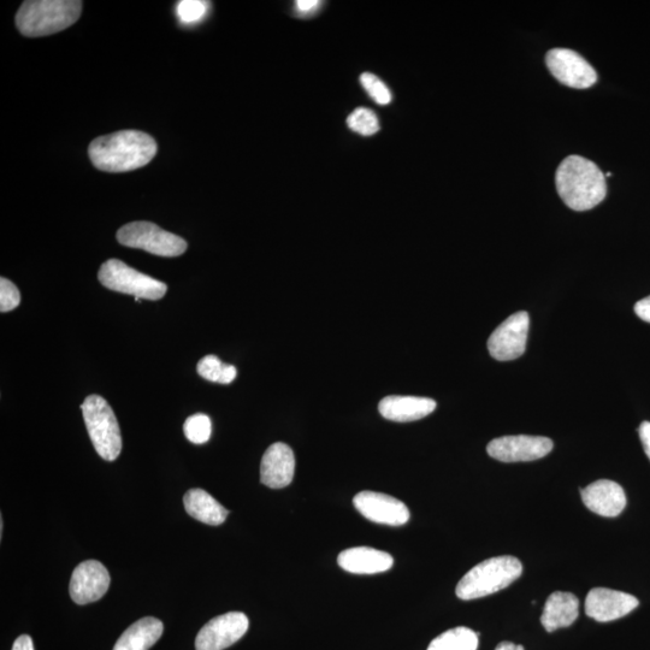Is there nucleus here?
Masks as SVG:
<instances>
[{"label":"nucleus","mask_w":650,"mask_h":650,"mask_svg":"<svg viewBox=\"0 0 650 650\" xmlns=\"http://www.w3.org/2000/svg\"><path fill=\"white\" fill-rule=\"evenodd\" d=\"M210 3L203 0H182L177 5V17L185 25H193L202 21L209 13Z\"/></svg>","instance_id":"obj_26"},{"label":"nucleus","mask_w":650,"mask_h":650,"mask_svg":"<svg viewBox=\"0 0 650 650\" xmlns=\"http://www.w3.org/2000/svg\"><path fill=\"white\" fill-rule=\"evenodd\" d=\"M338 564L342 570L354 575H376L392 569L394 559L389 553L375 548L354 547L339 554Z\"/></svg>","instance_id":"obj_17"},{"label":"nucleus","mask_w":650,"mask_h":650,"mask_svg":"<svg viewBox=\"0 0 650 650\" xmlns=\"http://www.w3.org/2000/svg\"><path fill=\"white\" fill-rule=\"evenodd\" d=\"M435 409L436 401L433 399L400 395L384 398L378 405L382 417L398 423L419 421L431 415Z\"/></svg>","instance_id":"obj_18"},{"label":"nucleus","mask_w":650,"mask_h":650,"mask_svg":"<svg viewBox=\"0 0 650 650\" xmlns=\"http://www.w3.org/2000/svg\"><path fill=\"white\" fill-rule=\"evenodd\" d=\"M91 161L99 170L126 173L143 168L157 153L155 139L139 130H122L97 138L90 145Z\"/></svg>","instance_id":"obj_1"},{"label":"nucleus","mask_w":650,"mask_h":650,"mask_svg":"<svg viewBox=\"0 0 650 650\" xmlns=\"http://www.w3.org/2000/svg\"><path fill=\"white\" fill-rule=\"evenodd\" d=\"M353 504L362 516L377 524L401 527L410 520V511L404 502L386 494L365 490L354 496Z\"/></svg>","instance_id":"obj_12"},{"label":"nucleus","mask_w":650,"mask_h":650,"mask_svg":"<svg viewBox=\"0 0 650 650\" xmlns=\"http://www.w3.org/2000/svg\"><path fill=\"white\" fill-rule=\"evenodd\" d=\"M250 628L245 613L229 612L211 619L195 638V650H224L241 640Z\"/></svg>","instance_id":"obj_10"},{"label":"nucleus","mask_w":650,"mask_h":650,"mask_svg":"<svg viewBox=\"0 0 650 650\" xmlns=\"http://www.w3.org/2000/svg\"><path fill=\"white\" fill-rule=\"evenodd\" d=\"M347 126L363 137H371L380 130V122L374 111L360 108L354 110L347 118Z\"/></svg>","instance_id":"obj_24"},{"label":"nucleus","mask_w":650,"mask_h":650,"mask_svg":"<svg viewBox=\"0 0 650 650\" xmlns=\"http://www.w3.org/2000/svg\"><path fill=\"white\" fill-rule=\"evenodd\" d=\"M183 431H185L188 441L195 443V445H203L211 437V419L203 415V413H198V415L187 418L185 425H183Z\"/></svg>","instance_id":"obj_25"},{"label":"nucleus","mask_w":650,"mask_h":650,"mask_svg":"<svg viewBox=\"0 0 650 650\" xmlns=\"http://www.w3.org/2000/svg\"><path fill=\"white\" fill-rule=\"evenodd\" d=\"M111 578L106 567L97 560L80 564L70 579V598L78 605H87L103 598L110 587Z\"/></svg>","instance_id":"obj_13"},{"label":"nucleus","mask_w":650,"mask_h":650,"mask_svg":"<svg viewBox=\"0 0 650 650\" xmlns=\"http://www.w3.org/2000/svg\"><path fill=\"white\" fill-rule=\"evenodd\" d=\"M638 434H640L644 452L650 460V422H643L638 428Z\"/></svg>","instance_id":"obj_31"},{"label":"nucleus","mask_w":650,"mask_h":650,"mask_svg":"<svg viewBox=\"0 0 650 650\" xmlns=\"http://www.w3.org/2000/svg\"><path fill=\"white\" fill-rule=\"evenodd\" d=\"M579 614V601L571 593L555 592L546 601L541 623L547 632L569 628Z\"/></svg>","instance_id":"obj_19"},{"label":"nucleus","mask_w":650,"mask_h":650,"mask_svg":"<svg viewBox=\"0 0 650 650\" xmlns=\"http://www.w3.org/2000/svg\"><path fill=\"white\" fill-rule=\"evenodd\" d=\"M11 650H34L32 637L28 635H21L14 642L13 649Z\"/></svg>","instance_id":"obj_32"},{"label":"nucleus","mask_w":650,"mask_h":650,"mask_svg":"<svg viewBox=\"0 0 650 650\" xmlns=\"http://www.w3.org/2000/svg\"><path fill=\"white\" fill-rule=\"evenodd\" d=\"M635 312L642 321L650 323V295L644 298L635 305Z\"/></svg>","instance_id":"obj_30"},{"label":"nucleus","mask_w":650,"mask_h":650,"mask_svg":"<svg viewBox=\"0 0 650 650\" xmlns=\"http://www.w3.org/2000/svg\"><path fill=\"white\" fill-rule=\"evenodd\" d=\"M21 294L13 282L2 277L0 279V311L9 312L20 305Z\"/></svg>","instance_id":"obj_28"},{"label":"nucleus","mask_w":650,"mask_h":650,"mask_svg":"<svg viewBox=\"0 0 650 650\" xmlns=\"http://www.w3.org/2000/svg\"><path fill=\"white\" fill-rule=\"evenodd\" d=\"M98 279L111 291L134 295V298L159 300L168 291L165 283L139 273L118 259L105 262L99 270Z\"/></svg>","instance_id":"obj_6"},{"label":"nucleus","mask_w":650,"mask_h":650,"mask_svg":"<svg viewBox=\"0 0 650 650\" xmlns=\"http://www.w3.org/2000/svg\"><path fill=\"white\" fill-rule=\"evenodd\" d=\"M553 441L543 436H504L489 443L490 457L502 463L534 462L552 452Z\"/></svg>","instance_id":"obj_9"},{"label":"nucleus","mask_w":650,"mask_h":650,"mask_svg":"<svg viewBox=\"0 0 650 650\" xmlns=\"http://www.w3.org/2000/svg\"><path fill=\"white\" fill-rule=\"evenodd\" d=\"M523 565L517 558L505 555L482 561L460 579L455 589L459 599L469 601L493 595L510 587L522 576Z\"/></svg>","instance_id":"obj_4"},{"label":"nucleus","mask_w":650,"mask_h":650,"mask_svg":"<svg viewBox=\"0 0 650 650\" xmlns=\"http://www.w3.org/2000/svg\"><path fill=\"white\" fill-rule=\"evenodd\" d=\"M183 504H185L189 516L204 524L212 525V527L226 522L229 514L226 507H223L203 489L188 490L183 498Z\"/></svg>","instance_id":"obj_21"},{"label":"nucleus","mask_w":650,"mask_h":650,"mask_svg":"<svg viewBox=\"0 0 650 650\" xmlns=\"http://www.w3.org/2000/svg\"><path fill=\"white\" fill-rule=\"evenodd\" d=\"M121 245L139 248L159 257H177L187 250V242L175 234L165 232L151 222L126 224L117 232Z\"/></svg>","instance_id":"obj_7"},{"label":"nucleus","mask_w":650,"mask_h":650,"mask_svg":"<svg viewBox=\"0 0 650 650\" xmlns=\"http://www.w3.org/2000/svg\"><path fill=\"white\" fill-rule=\"evenodd\" d=\"M530 317L520 311L502 322L488 340L490 356L499 362H508L522 357L527 350Z\"/></svg>","instance_id":"obj_8"},{"label":"nucleus","mask_w":650,"mask_h":650,"mask_svg":"<svg viewBox=\"0 0 650 650\" xmlns=\"http://www.w3.org/2000/svg\"><path fill=\"white\" fill-rule=\"evenodd\" d=\"M197 371L204 380L221 384L232 383L238 376V370L234 365L221 362V359L214 354L200 360Z\"/></svg>","instance_id":"obj_23"},{"label":"nucleus","mask_w":650,"mask_h":650,"mask_svg":"<svg viewBox=\"0 0 650 650\" xmlns=\"http://www.w3.org/2000/svg\"><path fill=\"white\" fill-rule=\"evenodd\" d=\"M81 11L78 0H32L21 5L16 26L26 37H45L74 25Z\"/></svg>","instance_id":"obj_3"},{"label":"nucleus","mask_w":650,"mask_h":650,"mask_svg":"<svg viewBox=\"0 0 650 650\" xmlns=\"http://www.w3.org/2000/svg\"><path fill=\"white\" fill-rule=\"evenodd\" d=\"M583 504L601 517H618L626 506V495L620 484L610 480L596 481L581 490Z\"/></svg>","instance_id":"obj_16"},{"label":"nucleus","mask_w":650,"mask_h":650,"mask_svg":"<svg viewBox=\"0 0 650 650\" xmlns=\"http://www.w3.org/2000/svg\"><path fill=\"white\" fill-rule=\"evenodd\" d=\"M321 4L318 0H298L295 3V10H297L298 15L309 16L315 14Z\"/></svg>","instance_id":"obj_29"},{"label":"nucleus","mask_w":650,"mask_h":650,"mask_svg":"<svg viewBox=\"0 0 650 650\" xmlns=\"http://www.w3.org/2000/svg\"><path fill=\"white\" fill-rule=\"evenodd\" d=\"M495 650H525L523 646L512 642H501Z\"/></svg>","instance_id":"obj_33"},{"label":"nucleus","mask_w":650,"mask_h":650,"mask_svg":"<svg viewBox=\"0 0 650 650\" xmlns=\"http://www.w3.org/2000/svg\"><path fill=\"white\" fill-rule=\"evenodd\" d=\"M549 72L561 84L577 90L592 87L598 81L595 69L577 52L569 49H554L547 53Z\"/></svg>","instance_id":"obj_11"},{"label":"nucleus","mask_w":650,"mask_h":650,"mask_svg":"<svg viewBox=\"0 0 650 650\" xmlns=\"http://www.w3.org/2000/svg\"><path fill=\"white\" fill-rule=\"evenodd\" d=\"M478 635L474 630L459 626L443 632L431 641L427 650H477Z\"/></svg>","instance_id":"obj_22"},{"label":"nucleus","mask_w":650,"mask_h":650,"mask_svg":"<svg viewBox=\"0 0 650 650\" xmlns=\"http://www.w3.org/2000/svg\"><path fill=\"white\" fill-rule=\"evenodd\" d=\"M360 82L368 92L369 96L375 100L377 104L388 105L392 102L393 96L386 84L376 75L371 73H364L360 76Z\"/></svg>","instance_id":"obj_27"},{"label":"nucleus","mask_w":650,"mask_h":650,"mask_svg":"<svg viewBox=\"0 0 650 650\" xmlns=\"http://www.w3.org/2000/svg\"><path fill=\"white\" fill-rule=\"evenodd\" d=\"M163 631L161 620L153 617L140 619L123 632L114 650H149L162 637Z\"/></svg>","instance_id":"obj_20"},{"label":"nucleus","mask_w":650,"mask_h":650,"mask_svg":"<svg viewBox=\"0 0 650 650\" xmlns=\"http://www.w3.org/2000/svg\"><path fill=\"white\" fill-rule=\"evenodd\" d=\"M88 435L97 453L106 462H114L122 451L120 425L110 405L99 395H90L81 405Z\"/></svg>","instance_id":"obj_5"},{"label":"nucleus","mask_w":650,"mask_h":650,"mask_svg":"<svg viewBox=\"0 0 650 650\" xmlns=\"http://www.w3.org/2000/svg\"><path fill=\"white\" fill-rule=\"evenodd\" d=\"M295 474L293 449L276 442L264 453L260 464V482L271 489H282L292 483Z\"/></svg>","instance_id":"obj_15"},{"label":"nucleus","mask_w":650,"mask_h":650,"mask_svg":"<svg viewBox=\"0 0 650 650\" xmlns=\"http://www.w3.org/2000/svg\"><path fill=\"white\" fill-rule=\"evenodd\" d=\"M640 602L630 594L608 588L590 590L585 599V613L599 623H608L628 616Z\"/></svg>","instance_id":"obj_14"},{"label":"nucleus","mask_w":650,"mask_h":650,"mask_svg":"<svg viewBox=\"0 0 650 650\" xmlns=\"http://www.w3.org/2000/svg\"><path fill=\"white\" fill-rule=\"evenodd\" d=\"M555 183L560 198L575 211L592 210L606 198V176L587 158H565L559 165Z\"/></svg>","instance_id":"obj_2"}]
</instances>
